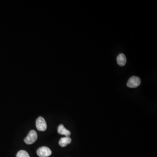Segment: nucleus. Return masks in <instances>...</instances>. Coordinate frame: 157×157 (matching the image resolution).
<instances>
[{
  "mask_svg": "<svg viewBox=\"0 0 157 157\" xmlns=\"http://www.w3.org/2000/svg\"><path fill=\"white\" fill-rule=\"evenodd\" d=\"M71 139L70 137H65L60 139L59 142V144L61 147H65L68 144H70L71 142Z\"/></svg>",
  "mask_w": 157,
  "mask_h": 157,
  "instance_id": "nucleus-7",
  "label": "nucleus"
},
{
  "mask_svg": "<svg viewBox=\"0 0 157 157\" xmlns=\"http://www.w3.org/2000/svg\"><path fill=\"white\" fill-rule=\"evenodd\" d=\"M117 63L120 66H123L125 65L127 63L126 57L123 53L120 54L117 57Z\"/></svg>",
  "mask_w": 157,
  "mask_h": 157,
  "instance_id": "nucleus-5",
  "label": "nucleus"
},
{
  "mask_svg": "<svg viewBox=\"0 0 157 157\" xmlns=\"http://www.w3.org/2000/svg\"><path fill=\"white\" fill-rule=\"evenodd\" d=\"M141 83V80L139 77L133 76L129 79L127 85L128 87L134 88L138 87Z\"/></svg>",
  "mask_w": 157,
  "mask_h": 157,
  "instance_id": "nucleus-2",
  "label": "nucleus"
},
{
  "mask_svg": "<svg viewBox=\"0 0 157 157\" xmlns=\"http://www.w3.org/2000/svg\"><path fill=\"white\" fill-rule=\"evenodd\" d=\"M36 126L39 131H44L47 129V124L44 118L40 117L36 121Z\"/></svg>",
  "mask_w": 157,
  "mask_h": 157,
  "instance_id": "nucleus-3",
  "label": "nucleus"
},
{
  "mask_svg": "<svg viewBox=\"0 0 157 157\" xmlns=\"http://www.w3.org/2000/svg\"><path fill=\"white\" fill-rule=\"evenodd\" d=\"M38 136L36 131L32 130L29 132L27 136L24 139V142L26 144H32L37 140Z\"/></svg>",
  "mask_w": 157,
  "mask_h": 157,
  "instance_id": "nucleus-1",
  "label": "nucleus"
},
{
  "mask_svg": "<svg viewBox=\"0 0 157 157\" xmlns=\"http://www.w3.org/2000/svg\"><path fill=\"white\" fill-rule=\"evenodd\" d=\"M58 132L60 134L64 135L66 137H69L71 135V132L67 130L63 125H60L58 127Z\"/></svg>",
  "mask_w": 157,
  "mask_h": 157,
  "instance_id": "nucleus-6",
  "label": "nucleus"
},
{
  "mask_svg": "<svg viewBox=\"0 0 157 157\" xmlns=\"http://www.w3.org/2000/svg\"><path fill=\"white\" fill-rule=\"evenodd\" d=\"M16 157H30L29 154L27 151L24 150H21L18 152Z\"/></svg>",
  "mask_w": 157,
  "mask_h": 157,
  "instance_id": "nucleus-8",
  "label": "nucleus"
},
{
  "mask_svg": "<svg viewBox=\"0 0 157 157\" xmlns=\"http://www.w3.org/2000/svg\"><path fill=\"white\" fill-rule=\"evenodd\" d=\"M38 156L40 157H48L51 156L52 151L47 147H42L38 149L37 151Z\"/></svg>",
  "mask_w": 157,
  "mask_h": 157,
  "instance_id": "nucleus-4",
  "label": "nucleus"
}]
</instances>
